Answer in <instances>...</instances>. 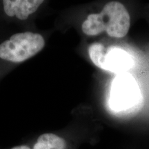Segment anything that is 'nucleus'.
Instances as JSON below:
<instances>
[{"mask_svg":"<svg viewBox=\"0 0 149 149\" xmlns=\"http://www.w3.org/2000/svg\"><path fill=\"white\" fill-rule=\"evenodd\" d=\"M110 112L118 117L134 116L143 107V99L135 80L128 74H120L111 86Z\"/></svg>","mask_w":149,"mask_h":149,"instance_id":"nucleus-1","label":"nucleus"},{"mask_svg":"<svg viewBox=\"0 0 149 149\" xmlns=\"http://www.w3.org/2000/svg\"><path fill=\"white\" fill-rule=\"evenodd\" d=\"M45 46L42 35L26 31L13 35L0 44V59L13 63L26 61Z\"/></svg>","mask_w":149,"mask_h":149,"instance_id":"nucleus-2","label":"nucleus"},{"mask_svg":"<svg viewBox=\"0 0 149 149\" xmlns=\"http://www.w3.org/2000/svg\"><path fill=\"white\" fill-rule=\"evenodd\" d=\"M100 15L109 36L121 38L127 34L130 29V17L122 3L111 1L107 3Z\"/></svg>","mask_w":149,"mask_h":149,"instance_id":"nucleus-3","label":"nucleus"},{"mask_svg":"<svg viewBox=\"0 0 149 149\" xmlns=\"http://www.w3.org/2000/svg\"><path fill=\"white\" fill-rule=\"evenodd\" d=\"M43 0H5L3 8L6 15L26 20L44 3Z\"/></svg>","mask_w":149,"mask_h":149,"instance_id":"nucleus-4","label":"nucleus"},{"mask_svg":"<svg viewBox=\"0 0 149 149\" xmlns=\"http://www.w3.org/2000/svg\"><path fill=\"white\" fill-rule=\"evenodd\" d=\"M106 70L113 72H124L133 66V61L130 55L122 48L112 46L106 55Z\"/></svg>","mask_w":149,"mask_h":149,"instance_id":"nucleus-5","label":"nucleus"},{"mask_svg":"<svg viewBox=\"0 0 149 149\" xmlns=\"http://www.w3.org/2000/svg\"><path fill=\"white\" fill-rule=\"evenodd\" d=\"M32 149H66L67 142L64 137L57 134L47 133L42 134L31 146Z\"/></svg>","mask_w":149,"mask_h":149,"instance_id":"nucleus-6","label":"nucleus"},{"mask_svg":"<svg viewBox=\"0 0 149 149\" xmlns=\"http://www.w3.org/2000/svg\"><path fill=\"white\" fill-rule=\"evenodd\" d=\"M81 29L84 34L94 36L106 31L105 25L100 13L91 14L83 22Z\"/></svg>","mask_w":149,"mask_h":149,"instance_id":"nucleus-7","label":"nucleus"},{"mask_svg":"<svg viewBox=\"0 0 149 149\" xmlns=\"http://www.w3.org/2000/svg\"><path fill=\"white\" fill-rule=\"evenodd\" d=\"M106 48L103 44L100 43H94L88 47L89 57L93 63L98 68L106 70V55H107Z\"/></svg>","mask_w":149,"mask_h":149,"instance_id":"nucleus-8","label":"nucleus"},{"mask_svg":"<svg viewBox=\"0 0 149 149\" xmlns=\"http://www.w3.org/2000/svg\"><path fill=\"white\" fill-rule=\"evenodd\" d=\"M10 149H32L31 146L27 144H22V145H18V146H15L12 147Z\"/></svg>","mask_w":149,"mask_h":149,"instance_id":"nucleus-9","label":"nucleus"}]
</instances>
